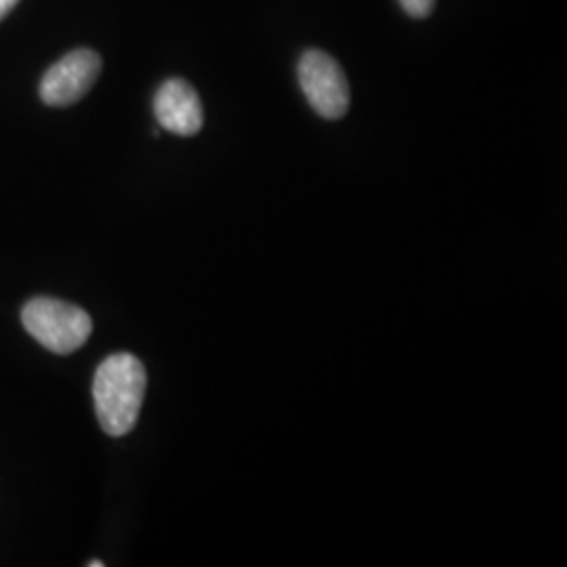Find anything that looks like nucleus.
I'll return each instance as SVG.
<instances>
[{"label":"nucleus","mask_w":567,"mask_h":567,"mask_svg":"<svg viewBox=\"0 0 567 567\" xmlns=\"http://www.w3.org/2000/svg\"><path fill=\"white\" fill-rule=\"evenodd\" d=\"M147 389L145 365L131 353L105 358L93 381L97 421L112 437H122L137 425Z\"/></svg>","instance_id":"1"},{"label":"nucleus","mask_w":567,"mask_h":567,"mask_svg":"<svg viewBox=\"0 0 567 567\" xmlns=\"http://www.w3.org/2000/svg\"><path fill=\"white\" fill-rule=\"evenodd\" d=\"M21 324L34 341L58 355L79 351L93 332V320L84 309L49 297L28 301L21 309Z\"/></svg>","instance_id":"2"},{"label":"nucleus","mask_w":567,"mask_h":567,"mask_svg":"<svg viewBox=\"0 0 567 567\" xmlns=\"http://www.w3.org/2000/svg\"><path fill=\"white\" fill-rule=\"evenodd\" d=\"M299 84L309 105L326 121H339L349 110V84L337 61L311 49L299 61Z\"/></svg>","instance_id":"3"},{"label":"nucleus","mask_w":567,"mask_h":567,"mask_svg":"<svg viewBox=\"0 0 567 567\" xmlns=\"http://www.w3.org/2000/svg\"><path fill=\"white\" fill-rule=\"evenodd\" d=\"M102 74V58L91 49H76L47 70L41 81V100L51 107L81 102Z\"/></svg>","instance_id":"4"},{"label":"nucleus","mask_w":567,"mask_h":567,"mask_svg":"<svg viewBox=\"0 0 567 567\" xmlns=\"http://www.w3.org/2000/svg\"><path fill=\"white\" fill-rule=\"evenodd\" d=\"M154 114L164 131L179 137H194L204 124L203 102L194 86L182 79H171L158 89Z\"/></svg>","instance_id":"5"},{"label":"nucleus","mask_w":567,"mask_h":567,"mask_svg":"<svg viewBox=\"0 0 567 567\" xmlns=\"http://www.w3.org/2000/svg\"><path fill=\"white\" fill-rule=\"evenodd\" d=\"M405 13L412 18H426L435 4V0H400Z\"/></svg>","instance_id":"6"},{"label":"nucleus","mask_w":567,"mask_h":567,"mask_svg":"<svg viewBox=\"0 0 567 567\" xmlns=\"http://www.w3.org/2000/svg\"><path fill=\"white\" fill-rule=\"evenodd\" d=\"M20 0H0V20H4Z\"/></svg>","instance_id":"7"},{"label":"nucleus","mask_w":567,"mask_h":567,"mask_svg":"<svg viewBox=\"0 0 567 567\" xmlns=\"http://www.w3.org/2000/svg\"><path fill=\"white\" fill-rule=\"evenodd\" d=\"M86 566H89V567H103V566H105V564H103V561H89V564H86Z\"/></svg>","instance_id":"8"}]
</instances>
